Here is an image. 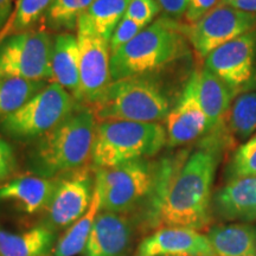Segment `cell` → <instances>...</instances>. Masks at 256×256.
Masks as SVG:
<instances>
[{"label":"cell","mask_w":256,"mask_h":256,"mask_svg":"<svg viewBox=\"0 0 256 256\" xmlns=\"http://www.w3.org/2000/svg\"><path fill=\"white\" fill-rule=\"evenodd\" d=\"M94 0H54L46 17V26L52 31L69 32L78 26V18Z\"/></svg>","instance_id":"26"},{"label":"cell","mask_w":256,"mask_h":256,"mask_svg":"<svg viewBox=\"0 0 256 256\" xmlns=\"http://www.w3.org/2000/svg\"><path fill=\"white\" fill-rule=\"evenodd\" d=\"M55 179V190L44 210L43 224L58 232L69 229L88 211L94 196L96 170L89 164Z\"/></svg>","instance_id":"8"},{"label":"cell","mask_w":256,"mask_h":256,"mask_svg":"<svg viewBox=\"0 0 256 256\" xmlns=\"http://www.w3.org/2000/svg\"><path fill=\"white\" fill-rule=\"evenodd\" d=\"M51 72V82L60 84L78 104H82L78 42V37L70 32H60L54 37Z\"/></svg>","instance_id":"17"},{"label":"cell","mask_w":256,"mask_h":256,"mask_svg":"<svg viewBox=\"0 0 256 256\" xmlns=\"http://www.w3.org/2000/svg\"><path fill=\"white\" fill-rule=\"evenodd\" d=\"M4 25H5L4 23H2V22H0V31H2V28H4Z\"/></svg>","instance_id":"36"},{"label":"cell","mask_w":256,"mask_h":256,"mask_svg":"<svg viewBox=\"0 0 256 256\" xmlns=\"http://www.w3.org/2000/svg\"><path fill=\"white\" fill-rule=\"evenodd\" d=\"M220 4L228 5L240 11L256 14V0H220Z\"/></svg>","instance_id":"33"},{"label":"cell","mask_w":256,"mask_h":256,"mask_svg":"<svg viewBox=\"0 0 256 256\" xmlns=\"http://www.w3.org/2000/svg\"><path fill=\"white\" fill-rule=\"evenodd\" d=\"M136 228L130 215L100 211L83 256H128Z\"/></svg>","instance_id":"13"},{"label":"cell","mask_w":256,"mask_h":256,"mask_svg":"<svg viewBox=\"0 0 256 256\" xmlns=\"http://www.w3.org/2000/svg\"><path fill=\"white\" fill-rule=\"evenodd\" d=\"M255 63L256 28L214 50L204 60V68L238 92L250 80Z\"/></svg>","instance_id":"11"},{"label":"cell","mask_w":256,"mask_h":256,"mask_svg":"<svg viewBox=\"0 0 256 256\" xmlns=\"http://www.w3.org/2000/svg\"><path fill=\"white\" fill-rule=\"evenodd\" d=\"M160 10L164 12L165 17L172 19H179L186 12L190 0H156Z\"/></svg>","instance_id":"32"},{"label":"cell","mask_w":256,"mask_h":256,"mask_svg":"<svg viewBox=\"0 0 256 256\" xmlns=\"http://www.w3.org/2000/svg\"><path fill=\"white\" fill-rule=\"evenodd\" d=\"M230 179L256 177V136L236 150L228 166Z\"/></svg>","instance_id":"27"},{"label":"cell","mask_w":256,"mask_h":256,"mask_svg":"<svg viewBox=\"0 0 256 256\" xmlns=\"http://www.w3.org/2000/svg\"><path fill=\"white\" fill-rule=\"evenodd\" d=\"M17 170V158L12 146L0 136V185L14 177Z\"/></svg>","instance_id":"30"},{"label":"cell","mask_w":256,"mask_h":256,"mask_svg":"<svg viewBox=\"0 0 256 256\" xmlns=\"http://www.w3.org/2000/svg\"><path fill=\"white\" fill-rule=\"evenodd\" d=\"M54 38L46 28H31L0 43V78L49 81Z\"/></svg>","instance_id":"7"},{"label":"cell","mask_w":256,"mask_h":256,"mask_svg":"<svg viewBox=\"0 0 256 256\" xmlns=\"http://www.w3.org/2000/svg\"><path fill=\"white\" fill-rule=\"evenodd\" d=\"M256 28V14L217 4L194 24L186 25L188 40L200 60L223 44Z\"/></svg>","instance_id":"9"},{"label":"cell","mask_w":256,"mask_h":256,"mask_svg":"<svg viewBox=\"0 0 256 256\" xmlns=\"http://www.w3.org/2000/svg\"><path fill=\"white\" fill-rule=\"evenodd\" d=\"M238 92L217 78L210 70H200L198 76V96L202 108L206 116V132L212 133L217 130L232 107Z\"/></svg>","instance_id":"18"},{"label":"cell","mask_w":256,"mask_h":256,"mask_svg":"<svg viewBox=\"0 0 256 256\" xmlns=\"http://www.w3.org/2000/svg\"><path fill=\"white\" fill-rule=\"evenodd\" d=\"M200 72H192L180 98L166 116V134L170 148L194 142L206 132V116L198 96Z\"/></svg>","instance_id":"12"},{"label":"cell","mask_w":256,"mask_h":256,"mask_svg":"<svg viewBox=\"0 0 256 256\" xmlns=\"http://www.w3.org/2000/svg\"><path fill=\"white\" fill-rule=\"evenodd\" d=\"M14 0H0V22L6 24L12 11V4Z\"/></svg>","instance_id":"34"},{"label":"cell","mask_w":256,"mask_h":256,"mask_svg":"<svg viewBox=\"0 0 256 256\" xmlns=\"http://www.w3.org/2000/svg\"><path fill=\"white\" fill-rule=\"evenodd\" d=\"M186 25L158 18L110 56L112 82L154 75L188 54Z\"/></svg>","instance_id":"3"},{"label":"cell","mask_w":256,"mask_h":256,"mask_svg":"<svg viewBox=\"0 0 256 256\" xmlns=\"http://www.w3.org/2000/svg\"><path fill=\"white\" fill-rule=\"evenodd\" d=\"M96 124L90 106H80L54 130L30 144L28 171L44 178H56L89 165Z\"/></svg>","instance_id":"2"},{"label":"cell","mask_w":256,"mask_h":256,"mask_svg":"<svg viewBox=\"0 0 256 256\" xmlns=\"http://www.w3.org/2000/svg\"><path fill=\"white\" fill-rule=\"evenodd\" d=\"M54 0H17L14 12L0 31V43L10 36L31 30L46 17Z\"/></svg>","instance_id":"25"},{"label":"cell","mask_w":256,"mask_h":256,"mask_svg":"<svg viewBox=\"0 0 256 256\" xmlns=\"http://www.w3.org/2000/svg\"><path fill=\"white\" fill-rule=\"evenodd\" d=\"M220 162V148L208 140L188 156L171 182L159 212V228L179 226L200 230L212 217V185Z\"/></svg>","instance_id":"1"},{"label":"cell","mask_w":256,"mask_h":256,"mask_svg":"<svg viewBox=\"0 0 256 256\" xmlns=\"http://www.w3.org/2000/svg\"><path fill=\"white\" fill-rule=\"evenodd\" d=\"M82 104L55 82L48 83L20 110L0 121V133L14 142L32 144L66 120Z\"/></svg>","instance_id":"6"},{"label":"cell","mask_w":256,"mask_h":256,"mask_svg":"<svg viewBox=\"0 0 256 256\" xmlns=\"http://www.w3.org/2000/svg\"><path fill=\"white\" fill-rule=\"evenodd\" d=\"M142 28H145L124 16L122 20L120 22L119 25H118L116 28H115L113 34H112L110 37V56L116 52L118 50L121 49L124 46H126L128 42L132 40L133 38L142 30Z\"/></svg>","instance_id":"29"},{"label":"cell","mask_w":256,"mask_h":256,"mask_svg":"<svg viewBox=\"0 0 256 256\" xmlns=\"http://www.w3.org/2000/svg\"><path fill=\"white\" fill-rule=\"evenodd\" d=\"M46 86V81H28L17 78H0V121L20 110Z\"/></svg>","instance_id":"23"},{"label":"cell","mask_w":256,"mask_h":256,"mask_svg":"<svg viewBox=\"0 0 256 256\" xmlns=\"http://www.w3.org/2000/svg\"><path fill=\"white\" fill-rule=\"evenodd\" d=\"M206 238L216 256H256V226L222 224L212 226Z\"/></svg>","instance_id":"20"},{"label":"cell","mask_w":256,"mask_h":256,"mask_svg":"<svg viewBox=\"0 0 256 256\" xmlns=\"http://www.w3.org/2000/svg\"><path fill=\"white\" fill-rule=\"evenodd\" d=\"M90 107L96 121L158 122L166 119L171 110L168 92L154 75L136 76L112 82Z\"/></svg>","instance_id":"5"},{"label":"cell","mask_w":256,"mask_h":256,"mask_svg":"<svg viewBox=\"0 0 256 256\" xmlns=\"http://www.w3.org/2000/svg\"><path fill=\"white\" fill-rule=\"evenodd\" d=\"M228 130L238 140H248L256 132V92H241L226 115Z\"/></svg>","instance_id":"24"},{"label":"cell","mask_w":256,"mask_h":256,"mask_svg":"<svg viewBox=\"0 0 256 256\" xmlns=\"http://www.w3.org/2000/svg\"><path fill=\"white\" fill-rule=\"evenodd\" d=\"M76 30L80 48L82 104L92 106L112 83L110 42L96 34L81 17Z\"/></svg>","instance_id":"10"},{"label":"cell","mask_w":256,"mask_h":256,"mask_svg":"<svg viewBox=\"0 0 256 256\" xmlns=\"http://www.w3.org/2000/svg\"><path fill=\"white\" fill-rule=\"evenodd\" d=\"M101 211V194L98 188L96 186L90 206L87 212L81 218L66 229L62 238L56 243L54 256H76L81 254L87 246L88 238L90 236L92 226Z\"/></svg>","instance_id":"21"},{"label":"cell","mask_w":256,"mask_h":256,"mask_svg":"<svg viewBox=\"0 0 256 256\" xmlns=\"http://www.w3.org/2000/svg\"><path fill=\"white\" fill-rule=\"evenodd\" d=\"M162 11L156 0H130L126 17L146 28L153 23V19Z\"/></svg>","instance_id":"28"},{"label":"cell","mask_w":256,"mask_h":256,"mask_svg":"<svg viewBox=\"0 0 256 256\" xmlns=\"http://www.w3.org/2000/svg\"><path fill=\"white\" fill-rule=\"evenodd\" d=\"M220 0H190L184 18L188 25L194 24L218 4Z\"/></svg>","instance_id":"31"},{"label":"cell","mask_w":256,"mask_h":256,"mask_svg":"<svg viewBox=\"0 0 256 256\" xmlns=\"http://www.w3.org/2000/svg\"><path fill=\"white\" fill-rule=\"evenodd\" d=\"M130 0H94L81 14L96 34L110 42L112 34L126 14Z\"/></svg>","instance_id":"22"},{"label":"cell","mask_w":256,"mask_h":256,"mask_svg":"<svg viewBox=\"0 0 256 256\" xmlns=\"http://www.w3.org/2000/svg\"><path fill=\"white\" fill-rule=\"evenodd\" d=\"M55 185V178L34 174L16 176L0 185V202L10 203L26 215H37L46 209Z\"/></svg>","instance_id":"15"},{"label":"cell","mask_w":256,"mask_h":256,"mask_svg":"<svg viewBox=\"0 0 256 256\" xmlns=\"http://www.w3.org/2000/svg\"><path fill=\"white\" fill-rule=\"evenodd\" d=\"M57 234L44 224L23 232L0 228V256H50L58 241Z\"/></svg>","instance_id":"19"},{"label":"cell","mask_w":256,"mask_h":256,"mask_svg":"<svg viewBox=\"0 0 256 256\" xmlns=\"http://www.w3.org/2000/svg\"><path fill=\"white\" fill-rule=\"evenodd\" d=\"M212 215L224 220H256V177L230 179L212 196Z\"/></svg>","instance_id":"16"},{"label":"cell","mask_w":256,"mask_h":256,"mask_svg":"<svg viewBox=\"0 0 256 256\" xmlns=\"http://www.w3.org/2000/svg\"><path fill=\"white\" fill-rule=\"evenodd\" d=\"M256 92V63H255V66H254V72H252V75L249 81L246 83L243 87L240 89V94L241 92Z\"/></svg>","instance_id":"35"},{"label":"cell","mask_w":256,"mask_h":256,"mask_svg":"<svg viewBox=\"0 0 256 256\" xmlns=\"http://www.w3.org/2000/svg\"><path fill=\"white\" fill-rule=\"evenodd\" d=\"M133 256H216L206 235L198 230L162 226L139 243Z\"/></svg>","instance_id":"14"},{"label":"cell","mask_w":256,"mask_h":256,"mask_svg":"<svg viewBox=\"0 0 256 256\" xmlns=\"http://www.w3.org/2000/svg\"><path fill=\"white\" fill-rule=\"evenodd\" d=\"M168 142L159 122L104 120L96 124L92 162L94 168H108L158 154Z\"/></svg>","instance_id":"4"}]
</instances>
